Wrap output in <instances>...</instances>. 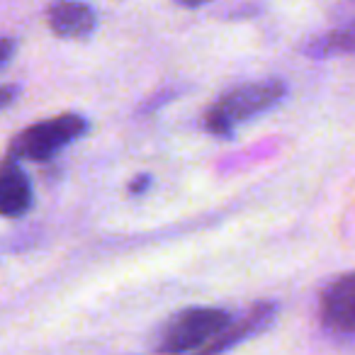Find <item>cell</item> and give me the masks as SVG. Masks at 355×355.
Wrapping results in <instances>:
<instances>
[{"instance_id":"obj_2","label":"cell","mask_w":355,"mask_h":355,"mask_svg":"<svg viewBox=\"0 0 355 355\" xmlns=\"http://www.w3.org/2000/svg\"><path fill=\"white\" fill-rule=\"evenodd\" d=\"M88 134V119L83 114L64 112L44 122H35L20 134H15L8 146L6 158L15 161H40L46 163L59 156L66 146Z\"/></svg>"},{"instance_id":"obj_1","label":"cell","mask_w":355,"mask_h":355,"mask_svg":"<svg viewBox=\"0 0 355 355\" xmlns=\"http://www.w3.org/2000/svg\"><path fill=\"white\" fill-rule=\"evenodd\" d=\"M287 98V83L282 78H263L243 83L227 90L214 100L212 107L205 112L202 127L212 137L229 139L239 124L277 107Z\"/></svg>"},{"instance_id":"obj_6","label":"cell","mask_w":355,"mask_h":355,"mask_svg":"<svg viewBox=\"0 0 355 355\" xmlns=\"http://www.w3.org/2000/svg\"><path fill=\"white\" fill-rule=\"evenodd\" d=\"M44 17L49 30L61 40H83L98 25L95 10L80 0H51Z\"/></svg>"},{"instance_id":"obj_8","label":"cell","mask_w":355,"mask_h":355,"mask_svg":"<svg viewBox=\"0 0 355 355\" xmlns=\"http://www.w3.org/2000/svg\"><path fill=\"white\" fill-rule=\"evenodd\" d=\"M32 205H35V193H32L30 178L25 175L15 158H6L3 175H0V212L8 219L25 217Z\"/></svg>"},{"instance_id":"obj_5","label":"cell","mask_w":355,"mask_h":355,"mask_svg":"<svg viewBox=\"0 0 355 355\" xmlns=\"http://www.w3.org/2000/svg\"><path fill=\"white\" fill-rule=\"evenodd\" d=\"M319 319L329 331L355 334V272L329 282L319 300Z\"/></svg>"},{"instance_id":"obj_4","label":"cell","mask_w":355,"mask_h":355,"mask_svg":"<svg viewBox=\"0 0 355 355\" xmlns=\"http://www.w3.org/2000/svg\"><path fill=\"white\" fill-rule=\"evenodd\" d=\"M275 316H277L275 302H256V304H251L248 309H243L241 314H234L232 321L227 324V329H224L217 338L209 340L202 353L212 355V353H224V350L236 348L243 340L263 334V331L275 321Z\"/></svg>"},{"instance_id":"obj_11","label":"cell","mask_w":355,"mask_h":355,"mask_svg":"<svg viewBox=\"0 0 355 355\" xmlns=\"http://www.w3.org/2000/svg\"><path fill=\"white\" fill-rule=\"evenodd\" d=\"M15 93H17V88L12 83L3 85V93H0V105H3V107H8V105L12 103V98H15Z\"/></svg>"},{"instance_id":"obj_12","label":"cell","mask_w":355,"mask_h":355,"mask_svg":"<svg viewBox=\"0 0 355 355\" xmlns=\"http://www.w3.org/2000/svg\"><path fill=\"white\" fill-rule=\"evenodd\" d=\"M173 3H178L180 8H202L207 3H212V0H173Z\"/></svg>"},{"instance_id":"obj_3","label":"cell","mask_w":355,"mask_h":355,"mask_svg":"<svg viewBox=\"0 0 355 355\" xmlns=\"http://www.w3.org/2000/svg\"><path fill=\"white\" fill-rule=\"evenodd\" d=\"M232 311L219 306H190L173 314L156 338L158 353H202L205 345L217 338L232 321Z\"/></svg>"},{"instance_id":"obj_10","label":"cell","mask_w":355,"mask_h":355,"mask_svg":"<svg viewBox=\"0 0 355 355\" xmlns=\"http://www.w3.org/2000/svg\"><path fill=\"white\" fill-rule=\"evenodd\" d=\"M12 51H15V42H12L10 37H6V40H3V56H0V64H3V69L10 64Z\"/></svg>"},{"instance_id":"obj_7","label":"cell","mask_w":355,"mask_h":355,"mask_svg":"<svg viewBox=\"0 0 355 355\" xmlns=\"http://www.w3.org/2000/svg\"><path fill=\"white\" fill-rule=\"evenodd\" d=\"M300 51L306 59H314V61L338 59V56L355 54V17L331 20L329 30L304 40Z\"/></svg>"},{"instance_id":"obj_9","label":"cell","mask_w":355,"mask_h":355,"mask_svg":"<svg viewBox=\"0 0 355 355\" xmlns=\"http://www.w3.org/2000/svg\"><path fill=\"white\" fill-rule=\"evenodd\" d=\"M148 188H151V175H146V173L139 175V178H134L132 183H129V193L132 195H144Z\"/></svg>"}]
</instances>
